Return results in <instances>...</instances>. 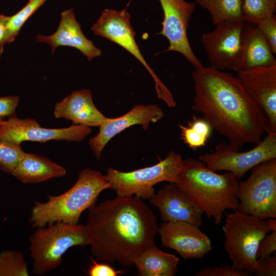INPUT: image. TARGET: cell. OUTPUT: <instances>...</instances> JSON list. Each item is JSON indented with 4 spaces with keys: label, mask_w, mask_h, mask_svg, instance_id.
Here are the masks:
<instances>
[{
    "label": "cell",
    "mask_w": 276,
    "mask_h": 276,
    "mask_svg": "<svg viewBox=\"0 0 276 276\" xmlns=\"http://www.w3.org/2000/svg\"><path fill=\"white\" fill-rule=\"evenodd\" d=\"M19 102L18 96L0 97V120L16 115V110Z\"/></svg>",
    "instance_id": "cell-33"
},
{
    "label": "cell",
    "mask_w": 276,
    "mask_h": 276,
    "mask_svg": "<svg viewBox=\"0 0 276 276\" xmlns=\"http://www.w3.org/2000/svg\"><path fill=\"white\" fill-rule=\"evenodd\" d=\"M23 254L13 250L0 252V276H28Z\"/></svg>",
    "instance_id": "cell-26"
},
{
    "label": "cell",
    "mask_w": 276,
    "mask_h": 276,
    "mask_svg": "<svg viewBox=\"0 0 276 276\" xmlns=\"http://www.w3.org/2000/svg\"><path fill=\"white\" fill-rule=\"evenodd\" d=\"M47 0H29L27 4L17 13L10 16L7 28L14 41L26 21Z\"/></svg>",
    "instance_id": "cell-27"
},
{
    "label": "cell",
    "mask_w": 276,
    "mask_h": 276,
    "mask_svg": "<svg viewBox=\"0 0 276 276\" xmlns=\"http://www.w3.org/2000/svg\"><path fill=\"white\" fill-rule=\"evenodd\" d=\"M164 117L162 109L156 104L135 105L129 112L118 118L105 117L99 125V131L89 140L95 156L100 159L103 149L116 135L126 128L139 124L146 130L151 123H156Z\"/></svg>",
    "instance_id": "cell-16"
},
{
    "label": "cell",
    "mask_w": 276,
    "mask_h": 276,
    "mask_svg": "<svg viewBox=\"0 0 276 276\" xmlns=\"http://www.w3.org/2000/svg\"><path fill=\"white\" fill-rule=\"evenodd\" d=\"M9 18V16L0 14V58L3 54L5 44L13 42L7 28V24Z\"/></svg>",
    "instance_id": "cell-35"
},
{
    "label": "cell",
    "mask_w": 276,
    "mask_h": 276,
    "mask_svg": "<svg viewBox=\"0 0 276 276\" xmlns=\"http://www.w3.org/2000/svg\"><path fill=\"white\" fill-rule=\"evenodd\" d=\"M66 174L64 167L35 154H24L12 175L23 183H37Z\"/></svg>",
    "instance_id": "cell-21"
},
{
    "label": "cell",
    "mask_w": 276,
    "mask_h": 276,
    "mask_svg": "<svg viewBox=\"0 0 276 276\" xmlns=\"http://www.w3.org/2000/svg\"><path fill=\"white\" fill-rule=\"evenodd\" d=\"M276 65L275 55L257 26L245 23L241 32V46L234 71Z\"/></svg>",
    "instance_id": "cell-19"
},
{
    "label": "cell",
    "mask_w": 276,
    "mask_h": 276,
    "mask_svg": "<svg viewBox=\"0 0 276 276\" xmlns=\"http://www.w3.org/2000/svg\"><path fill=\"white\" fill-rule=\"evenodd\" d=\"M239 183L233 173L218 174L199 159L189 157L183 160L175 184L218 224L226 210H237Z\"/></svg>",
    "instance_id": "cell-3"
},
{
    "label": "cell",
    "mask_w": 276,
    "mask_h": 276,
    "mask_svg": "<svg viewBox=\"0 0 276 276\" xmlns=\"http://www.w3.org/2000/svg\"><path fill=\"white\" fill-rule=\"evenodd\" d=\"M250 176L239 183L237 210L262 220L276 218V159L252 168Z\"/></svg>",
    "instance_id": "cell-8"
},
{
    "label": "cell",
    "mask_w": 276,
    "mask_h": 276,
    "mask_svg": "<svg viewBox=\"0 0 276 276\" xmlns=\"http://www.w3.org/2000/svg\"><path fill=\"white\" fill-rule=\"evenodd\" d=\"M241 11L244 22L257 26L275 15L276 0H243Z\"/></svg>",
    "instance_id": "cell-25"
},
{
    "label": "cell",
    "mask_w": 276,
    "mask_h": 276,
    "mask_svg": "<svg viewBox=\"0 0 276 276\" xmlns=\"http://www.w3.org/2000/svg\"><path fill=\"white\" fill-rule=\"evenodd\" d=\"M54 114L57 119L71 120L75 124L99 126L105 117L96 107L88 89L74 91L56 103Z\"/></svg>",
    "instance_id": "cell-20"
},
{
    "label": "cell",
    "mask_w": 276,
    "mask_h": 276,
    "mask_svg": "<svg viewBox=\"0 0 276 276\" xmlns=\"http://www.w3.org/2000/svg\"><path fill=\"white\" fill-rule=\"evenodd\" d=\"M276 250V229L266 235L260 242L256 252L257 260L274 254Z\"/></svg>",
    "instance_id": "cell-32"
},
{
    "label": "cell",
    "mask_w": 276,
    "mask_h": 276,
    "mask_svg": "<svg viewBox=\"0 0 276 276\" xmlns=\"http://www.w3.org/2000/svg\"><path fill=\"white\" fill-rule=\"evenodd\" d=\"M257 27L265 36L273 52L276 55V16L269 17L258 25Z\"/></svg>",
    "instance_id": "cell-30"
},
{
    "label": "cell",
    "mask_w": 276,
    "mask_h": 276,
    "mask_svg": "<svg viewBox=\"0 0 276 276\" xmlns=\"http://www.w3.org/2000/svg\"><path fill=\"white\" fill-rule=\"evenodd\" d=\"M183 159L174 151L156 164L130 172H122L108 168L105 175L119 196H134L149 199L154 193L153 186L162 181L176 183Z\"/></svg>",
    "instance_id": "cell-7"
},
{
    "label": "cell",
    "mask_w": 276,
    "mask_h": 276,
    "mask_svg": "<svg viewBox=\"0 0 276 276\" xmlns=\"http://www.w3.org/2000/svg\"><path fill=\"white\" fill-rule=\"evenodd\" d=\"M195 276H250L247 271L233 267L229 265L204 267L195 272Z\"/></svg>",
    "instance_id": "cell-29"
},
{
    "label": "cell",
    "mask_w": 276,
    "mask_h": 276,
    "mask_svg": "<svg viewBox=\"0 0 276 276\" xmlns=\"http://www.w3.org/2000/svg\"><path fill=\"white\" fill-rule=\"evenodd\" d=\"M181 139L189 147L195 150L204 146L210 137L212 128L203 118L194 117L193 120L188 121V125H179Z\"/></svg>",
    "instance_id": "cell-24"
},
{
    "label": "cell",
    "mask_w": 276,
    "mask_h": 276,
    "mask_svg": "<svg viewBox=\"0 0 276 276\" xmlns=\"http://www.w3.org/2000/svg\"><path fill=\"white\" fill-rule=\"evenodd\" d=\"M111 185L105 176L98 171L81 170L74 185L64 193L48 195L45 202L36 201L29 222L32 227H40L56 222L77 224L81 214L95 205L99 194Z\"/></svg>",
    "instance_id": "cell-4"
},
{
    "label": "cell",
    "mask_w": 276,
    "mask_h": 276,
    "mask_svg": "<svg viewBox=\"0 0 276 276\" xmlns=\"http://www.w3.org/2000/svg\"><path fill=\"white\" fill-rule=\"evenodd\" d=\"M244 24L239 21L222 22L216 25L213 31L202 34L201 41L210 66L220 71H234L239 55Z\"/></svg>",
    "instance_id": "cell-13"
},
{
    "label": "cell",
    "mask_w": 276,
    "mask_h": 276,
    "mask_svg": "<svg viewBox=\"0 0 276 276\" xmlns=\"http://www.w3.org/2000/svg\"><path fill=\"white\" fill-rule=\"evenodd\" d=\"M91 132L90 127L81 124L63 128H45L31 118L20 119L15 116L0 120V141L17 145L28 141L42 143L50 140L79 142Z\"/></svg>",
    "instance_id": "cell-11"
},
{
    "label": "cell",
    "mask_w": 276,
    "mask_h": 276,
    "mask_svg": "<svg viewBox=\"0 0 276 276\" xmlns=\"http://www.w3.org/2000/svg\"><path fill=\"white\" fill-rule=\"evenodd\" d=\"M222 229L225 236L224 248L232 260L231 266L253 274L259 244L273 231L268 220L237 210L226 215Z\"/></svg>",
    "instance_id": "cell-6"
},
{
    "label": "cell",
    "mask_w": 276,
    "mask_h": 276,
    "mask_svg": "<svg viewBox=\"0 0 276 276\" xmlns=\"http://www.w3.org/2000/svg\"><path fill=\"white\" fill-rule=\"evenodd\" d=\"M94 34L105 38L126 50L134 56L147 70L153 78L159 98L169 107H174L176 102L169 90L148 64L141 53L135 39V33L131 25V15L126 8L118 10L105 9L91 27Z\"/></svg>",
    "instance_id": "cell-9"
},
{
    "label": "cell",
    "mask_w": 276,
    "mask_h": 276,
    "mask_svg": "<svg viewBox=\"0 0 276 276\" xmlns=\"http://www.w3.org/2000/svg\"><path fill=\"white\" fill-rule=\"evenodd\" d=\"M149 199L164 222H186L198 227L203 224V210L174 183L165 185Z\"/></svg>",
    "instance_id": "cell-15"
},
{
    "label": "cell",
    "mask_w": 276,
    "mask_h": 276,
    "mask_svg": "<svg viewBox=\"0 0 276 276\" xmlns=\"http://www.w3.org/2000/svg\"><path fill=\"white\" fill-rule=\"evenodd\" d=\"M164 12L163 28L158 34L165 36L169 45L165 52L180 53L195 67L202 63L194 53L190 44L187 31L195 10V4L186 0H159Z\"/></svg>",
    "instance_id": "cell-12"
},
{
    "label": "cell",
    "mask_w": 276,
    "mask_h": 276,
    "mask_svg": "<svg viewBox=\"0 0 276 276\" xmlns=\"http://www.w3.org/2000/svg\"><path fill=\"white\" fill-rule=\"evenodd\" d=\"M179 258L162 251L155 245L149 247L134 260L139 275L174 276L178 269Z\"/></svg>",
    "instance_id": "cell-22"
},
{
    "label": "cell",
    "mask_w": 276,
    "mask_h": 276,
    "mask_svg": "<svg viewBox=\"0 0 276 276\" xmlns=\"http://www.w3.org/2000/svg\"><path fill=\"white\" fill-rule=\"evenodd\" d=\"M131 1V0H130V1Z\"/></svg>",
    "instance_id": "cell-36"
},
{
    "label": "cell",
    "mask_w": 276,
    "mask_h": 276,
    "mask_svg": "<svg viewBox=\"0 0 276 276\" xmlns=\"http://www.w3.org/2000/svg\"><path fill=\"white\" fill-rule=\"evenodd\" d=\"M60 17L56 31L50 35H38L36 37L37 42L49 44L52 54L58 47L66 46L80 51L88 61L101 56V50L82 32L80 24L76 20L73 9L63 11Z\"/></svg>",
    "instance_id": "cell-18"
},
{
    "label": "cell",
    "mask_w": 276,
    "mask_h": 276,
    "mask_svg": "<svg viewBox=\"0 0 276 276\" xmlns=\"http://www.w3.org/2000/svg\"><path fill=\"white\" fill-rule=\"evenodd\" d=\"M25 152L20 145L0 141V169L12 174Z\"/></svg>",
    "instance_id": "cell-28"
},
{
    "label": "cell",
    "mask_w": 276,
    "mask_h": 276,
    "mask_svg": "<svg viewBox=\"0 0 276 276\" xmlns=\"http://www.w3.org/2000/svg\"><path fill=\"white\" fill-rule=\"evenodd\" d=\"M194 69L192 109L227 138L233 149L240 151L245 144H257L270 132L267 116L236 77L203 65Z\"/></svg>",
    "instance_id": "cell-1"
},
{
    "label": "cell",
    "mask_w": 276,
    "mask_h": 276,
    "mask_svg": "<svg viewBox=\"0 0 276 276\" xmlns=\"http://www.w3.org/2000/svg\"><path fill=\"white\" fill-rule=\"evenodd\" d=\"M256 276L276 275V254L257 260L254 274Z\"/></svg>",
    "instance_id": "cell-31"
},
{
    "label": "cell",
    "mask_w": 276,
    "mask_h": 276,
    "mask_svg": "<svg viewBox=\"0 0 276 276\" xmlns=\"http://www.w3.org/2000/svg\"><path fill=\"white\" fill-rule=\"evenodd\" d=\"M29 239L32 271L41 275L59 266L62 255L71 247L88 244L85 224L63 222L38 227Z\"/></svg>",
    "instance_id": "cell-5"
},
{
    "label": "cell",
    "mask_w": 276,
    "mask_h": 276,
    "mask_svg": "<svg viewBox=\"0 0 276 276\" xmlns=\"http://www.w3.org/2000/svg\"><path fill=\"white\" fill-rule=\"evenodd\" d=\"M92 255L99 261L134 265L155 244L157 217L137 197L117 195L88 209L85 224Z\"/></svg>",
    "instance_id": "cell-2"
},
{
    "label": "cell",
    "mask_w": 276,
    "mask_h": 276,
    "mask_svg": "<svg viewBox=\"0 0 276 276\" xmlns=\"http://www.w3.org/2000/svg\"><path fill=\"white\" fill-rule=\"evenodd\" d=\"M252 149L241 152L226 142L216 145L215 151L200 155L198 159L214 171L233 173L239 180L258 164L276 159V132L270 131Z\"/></svg>",
    "instance_id": "cell-10"
},
{
    "label": "cell",
    "mask_w": 276,
    "mask_h": 276,
    "mask_svg": "<svg viewBox=\"0 0 276 276\" xmlns=\"http://www.w3.org/2000/svg\"><path fill=\"white\" fill-rule=\"evenodd\" d=\"M195 1L196 4L209 12L214 25H216L228 21H244L241 11L243 0H195Z\"/></svg>",
    "instance_id": "cell-23"
},
{
    "label": "cell",
    "mask_w": 276,
    "mask_h": 276,
    "mask_svg": "<svg viewBox=\"0 0 276 276\" xmlns=\"http://www.w3.org/2000/svg\"><path fill=\"white\" fill-rule=\"evenodd\" d=\"M197 226L186 222H163L158 229L163 247L185 259H201L212 249L210 238Z\"/></svg>",
    "instance_id": "cell-14"
},
{
    "label": "cell",
    "mask_w": 276,
    "mask_h": 276,
    "mask_svg": "<svg viewBox=\"0 0 276 276\" xmlns=\"http://www.w3.org/2000/svg\"><path fill=\"white\" fill-rule=\"evenodd\" d=\"M236 77L267 116L270 131L276 132V65L238 71Z\"/></svg>",
    "instance_id": "cell-17"
},
{
    "label": "cell",
    "mask_w": 276,
    "mask_h": 276,
    "mask_svg": "<svg viewBox=\"0 0 276 276\" xmlns=\"http://www.w3.org/2000/svg\"><path fill=\"white\" fill-rule=\"evenodd\" d=\"M91 265L87 273L89 276H117L123 273L122 270H116L110 265L103 263H98L91 258Z\"/></svg>",
    "instance_id": "cell-34"
}]
</instances>
